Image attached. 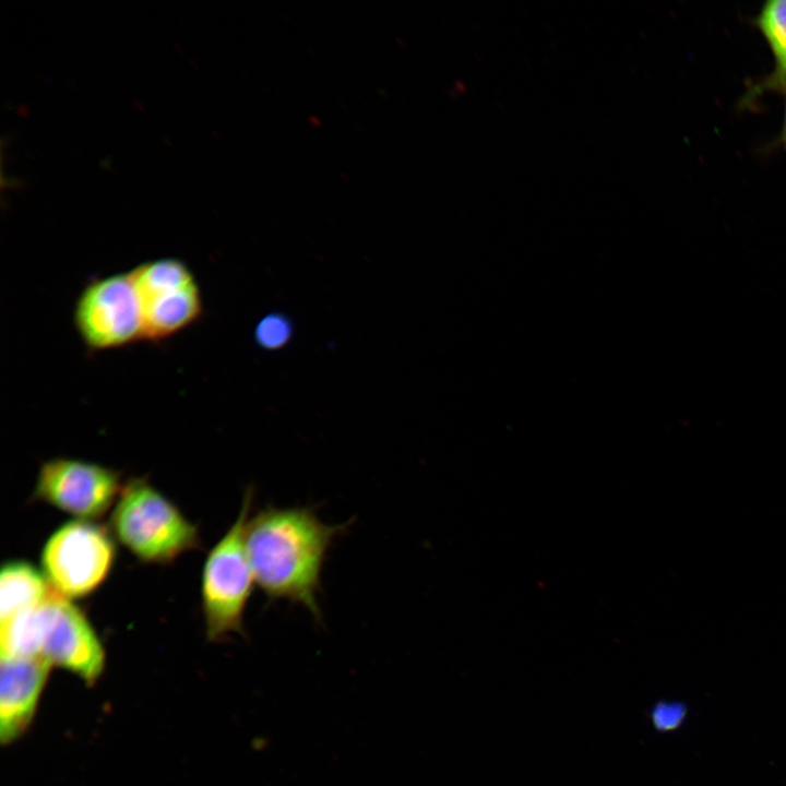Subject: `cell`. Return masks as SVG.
Returning <instances> with one entry per match:
<instances>
[{"instance_id":"cell-1","label":"cell","mask_w":786,"mask_h":786,"mask_svg":"<svg viewBox=\"0 0 786 786\" xmlns=\"http://www.w3.org/2000/svg\"><path fill=\"white\" fill-rule=\"evenodd\" d=\"M345 527L322 522L308 507L260 509L245 529L255 584L267 599L301 605L320 619L321 571L333 539Z\"/></svg>"},{"instance_id":"cell-2","label":"cell","mask_w":786,"mask_h":786,"mask_svg":"<svg viewBox=\"0 0 786 786\" xmlns=\"http://www.w3.org/2000/svg\"><path fill=\"white\" fill-rule=\"evenodd\" d=\"M109 529L145 563L167 564L201 545L198 527L145 478H132L123 485Z\"/></svg>"},{"instance_id":"cell-3","label":"cell","mask_w":786,"mask_h":786,"mask_svg":"<svg viewBox=\"0 0 786 786\" xmlns=\"http://www.w3.org/2000/svg\"><path fill=\"white\" fill-rule=\"evenodd\" d=\"M253 500L248 488L237 519L205 558L201 602L207 640L221 642L233 634L243 635V616L254 575L245 545V529Z\"/></svg>"},{"instance_id":"cell-4","label":"cell","mask_w":786,"mask_h":786,"mask_svg":"<svg viewBox=\"0 0 786 786\" xmlns=\"http://www.w3.org/2000/svg\"><path fill=\"white\" fill-rule=\"evenodd\" d=\"M110 529L94 521L72 520L46 540L41 571L52 590L68 599L94 593L109 575L117 556Z\"/></svg>"},{"instance_id":"cell-5","label":"cell","mask_w":786,"mask_h":786,"mask_svg":"<svg viewBox=\"0 0 786 786\" xmlns=\"http://www.w3.org/2000/svg\"><path fill=\"white\" fill-rule=\"evenodd\" d=\"M130 276L141 305L144 340L170 337L202 314L200 287L184 262L175 258L147 261L132 269Z\"/></svg>"},{"instance_id":"cell-6","label":"cell","mask_w":786,"mask_h":786,"mask_svg":"<svg viewBox=\"0 0 786 786\" xmlns=\"http://www.w3.org/2000/svg\"><path fill=\"white\" fill-rule=\"evenodd\" d=\"M73 318L81 340L93 350L144 340L141 305L129 272L90 282L79 295Z\"/></svg>"},{"instance_id":"cell-7","label":"cell","mask_w":786,"mask_h":786,"mask_svg":"<svg viewBox=\"0 0 786 786\" xmlns=\"http://www.w3.org/2000/svg\"><path fill=\"white\" fill-rule=\"evenodd\" d=\"M123 485L107 466L73 457H53L38 471L32 498L75 520L95 521L114 508Z\"/></svg>"},{"instance_id":"cell-8","label":"cell","mask_w":786,"mask_h":786,"mask_svg":"<svg viewBox=\"0 0 786 786\" xmlns=\"http://www.w3.org/2000/svg\"><path fill=\"white\" fill-rule=\"evenodd\" d=\"M40 656L93 686L104 672L106 653L86 614L55 591L45 604Z\"/></svg>"},{"instance_id":"cell-9","label":"cell","mask_w":786,"mask_h":786,"mask_svg":"<svg viewBox=\"0 0 786 786\" xmlns=\"http://www.w3.org/2000/svg\"><path fill=\"white\" fill-rule=\"evenodd\" d=\"M51 664L41 656L1 657L0 738H20L32 724Z\"/></svg>"},{"instance_id":"cell-10","label":"cell","mask_w":786,"mask_h":786,"mask_svg":"<svg viewBox=\"0 0 786 786\" xmlns=\"http://www.w3.org/2000/svg\"><path fill=\"white\" fill-rule=\"evenodd\" d=\"M52 592L44 572L31 562L5 561L0 573V620L40 605Z\"/></svg>"},{"instance_id":"cell-11","label":"cell","mask_w":786,"mask_h":786,"mask_svg":"<svg viewBox=\"0 0 786 786\" xmlns=\"http://www.w3.org/2000/svg\"><path fill=\"white\" fill-rule=\"evenodd\" d=\"M755 24L773 56V71L755 90L786 93V0L766 1L755 17Z\"/></svg>"},{"instance_id":"cell-12","label":"cell","mask_w":786,"mask_h":786,"mask_svg":"<svg viewBox=\"0 0 786 786\" xmlns=\"http://www.w3.org/2000/svg\"><path fill=\"white\" fill-rule=\"evenodd\" d=\"M259 342L266 347L282 346L289 337V327L286 321L278 317L264 319L257 330Z\"/></svg>"},{"instance_id":"cell-13","label":"cell","mask_w":786,"mask_h":786,"mask_svg":"<svg viewBox=\"0 0 786 786\" xmlns=\"http://www.w3.org/2000/svg\"><path fill=\"white\" fill-rule=\"evenodd\" d=\"M683 715L681 707L663 704L654 710L653 720L657 727L668 730L679 725Z\"/></svg>"},{"instance_id":"cell-14","label":"cell","mask_w":786,"mask_h":786,"mask_svg":"<svg viewBox=\"0 0 786 786\" xmlns=\"http://www.w3.org/2000/svg\"><path fill=\"white\" fill-rule=\"evenodd\" d=\"M783 141L786 145V106H785V114H784Z\"/></svg>"}]
</instances>
